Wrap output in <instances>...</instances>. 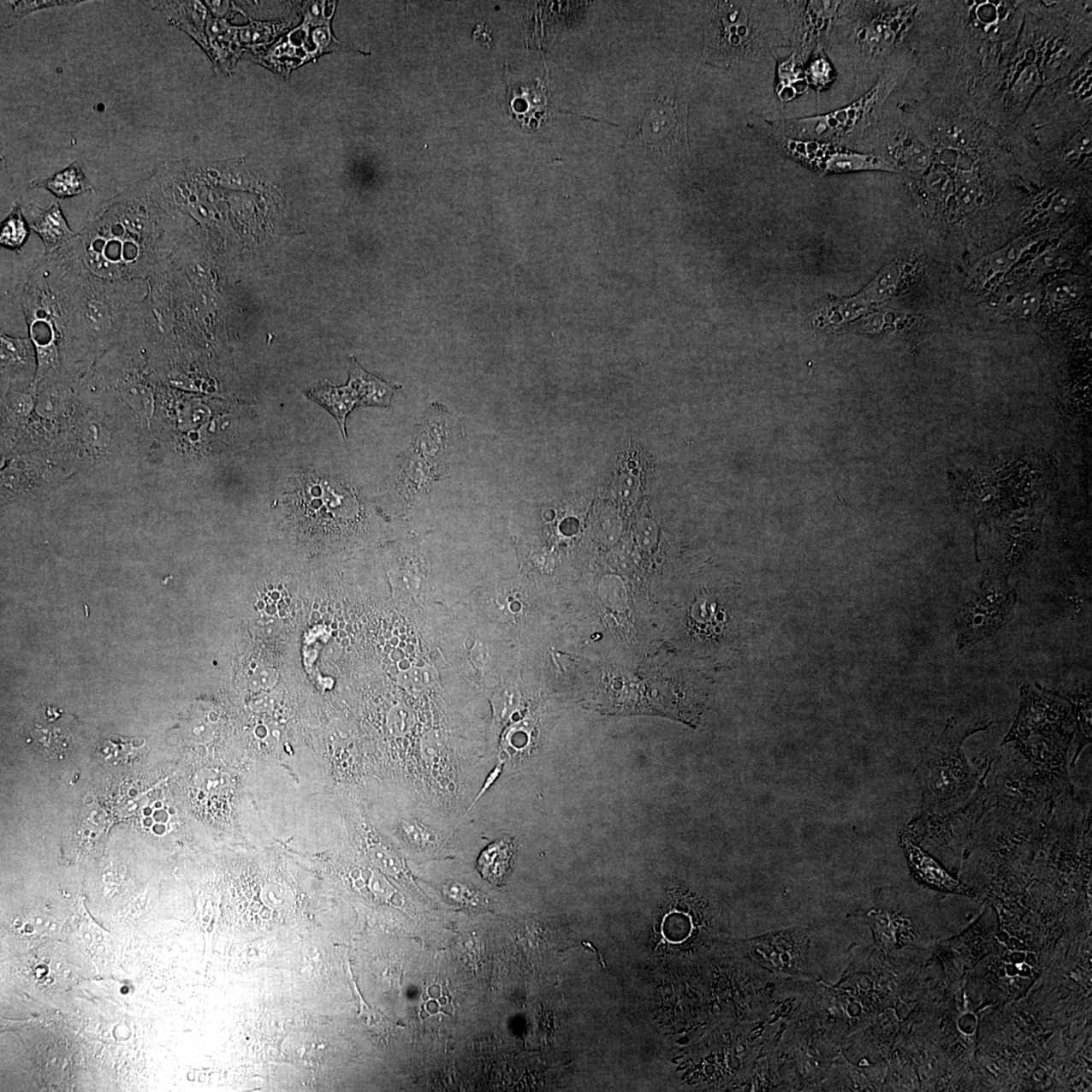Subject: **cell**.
Instances as JSON below:
<instances>
[{
    "label": "cell",
    "mask_w": 1092,
    "mask_h": 1092,
    "mask_svg": "<svg viewBox=\"0 0 1092 1092\" xmlns=\"http://www.w3.org/2000/svg\"><path fill=\"white\" fill-rule=\"evenodd\" d=\"M414 715L407 707L397 706L389 712L388 726L395 737H402L413 727Z\"/></svg>",
    "instance_id": "obj_36"
},
{
    "label": "cell",
    "mask_w": 1092,
    "mask_h": 1092,
    "mask_svg": "<svg viewBox=\"0 0 1092 1092\" xmlns=\"http://www.w3.org/2000/svg\"><path fill=\"white\" fill-rule=\"evenodd\" d=\"M371 856L372 861L375 862L378 867L384 869V870L397 871L399 869L397 857H395L387 850L381 848V846H377V848L371 849Z\"/></svg>",
    "instance_id": "obj_40"
},
{
    "label": "cell",
    "mask_w": 1092,
    "mask_h": 1092,
    "mask_svg": "<svg viewBox=\"0 0 1092 1092\" xmlns=\"http://www.w3.org/2000/svg\"><path fill=\"white\" fill-rule=\"evenodd\" d=\"M1072 703L1063 696L1040 686H1023L1022 704L1004 743L1023 742L1030 735L1055 733L1068 721Z\"/></svg>",
    "instance_id": "obj_11"
},
{
    "label": "cell",
    "mask_w": 1092,
    "mask_h": 1092,
    "mask_svg": "<svg viewBox=\"0 0 1092 1092\" xmlns=\"http://www.w3.org/2000/svg\"><path fill=\"white\" fill-rule=\"evenodd\" d=\"M215 18L224 20L229 15L234 4L229 2H205Z\"/></svg>",
    "instance_id": "obj_41"
},
{
    "label": "cell",
    "mask_w": 1092,
    "mask_h": 1092,
    "mask_svg": "<svg viewBox=\"0 0 1092 1092\" xmlns=\"http://www.w3.org/2000/svg\"><path fill=\"white\" fill-rule=\"evenodd\" d=\"M902 276V265L893 264L879 273L876 278L864 292L862 297L868 303H881L890 299L899 287Z\"/></svg>",
    "instance_id": "obj_28"
},
{
    "label": "cell",
    "mask_w": 1092,
    "mask_h": 1092,
    "mask_svg": "<svg viewBox=\"0 0 1092 1092\" xmlns=\"http://www.w3.org/2000/svg\"><path fill=\"white\" fill-rule=\"evenodd\" d=\"M341 644L343 646H347L349 644V640L347 638H345L342 640Z\"/></svg>",
    "instance_id": "obj_45"
},
{
    "label": "cell",
    "mask_w": 1092,
    "mask_h": 1092,
    "mask_svg": "<svg viewBox=\"0 0 1092 1092\" xmlns=\"http://www.w3.org/2000/svg\"><path fill=\"white\" fill-rule=\"evenodd\" d=\"M312 618H313V620H319V618H320V614H319V613H318L317 611H315V612L313 613V615H312Z\"/></svg>",
    "instance_id": "obj_43"
},
{
    "label": "cell",
    "mask_w": 1092,
    "mask_h": 1092,
    "mask_svg": "<svg viewBox=\"0 0 1092 1092\" xmlns=\"http://www.w3.org/2000/svg\"><path fill=\"white\" fill-rule=\"evenodd\" d=\"M991 724L993 722L982 727H966L950 720L944 731L929 740L917 766L923 815H935L952 809L972 793L978 775L969 765L962 745L970 735L986 731Z\"/></svg>",
    "instance_id": "obj_4"
},
{
    "label": "cell",
    "mask_w": 1092,
    "mask_h": 1092,
    "mask_svg": "<svg viewBox=\"0 0 1092 1092\" xmlns=\"http://www.w3.org/2000/svg\"><path fill=\"white\" fill-rule=\"evenodd\" d=\"M436 680V671L431 668H414L406 671L400 676V682L411 693H419L431 686Z\"/></svg>",
    "instance_id": "obj_35"
},
{
    "label": "cell",
    "mask_w": 1092,
    "mask_h": 1092,
    "mask_svg": "<svg viewBox=\"0 0 1092 1092\" xmlns=\"http://www.w3.org/2000/svg\"><path fill=\"white\" fill-rule=\"evenodd\" d=\"M282 589H283L282 586H278V590L282 591Z\"/></svg>",
    "instance_id": "obj_56"
},
{
    "label": "cell",
    "mask_w": 1092,
    "mask_h": 1092,
    "mask_svg": "<svg viewBox=\"0 0 1092 1092\" xmlns=\"http://www.w3.org/2000/svg\"><path fill=\"white\" fill-rule=\"evenodd\" d=\"M1010 297L1007 300V310L1021 319H1030L1037 315L1044 299L1042 289L1036 286L1018 288Z\"/></svg>",
    "instance_id": "obj_29"
},
{
    "label": "cell",
    "mask_w": 1092,
    "mask_h": 1092,
    "mask_svg": "<svg viewBox=\"0 0 1092 1092\" xmlns=\"http://www.w3.org/2000/svg\"><path fill=\"white\" fill-rule=\"evenodd\" d=\"M140 751L141 749L134 745L132 740L121 738L116 740L109 739L105 740L102 748H99V757L108 764H126L135 759Z\"/></svg>",
    "instance_id": "obj_31"
},
{
    "label": "cell",
    "mask_w": 1092,
    "mask_h": 1092,
    "mask_svg": "<svg viewBox=\"0 0 1092 1092\" xmlns=\"http://www.w3.org/2000/svg\"><path fill=\"white\" fill-rule=\"evenodd\" d=\"M332 634H333V637H335V638L338 637L339 635V633L335 632H333Z\"/></svg>",
    "instance_id": "obj_52"
},
{
    "label": "cell",
    "mask_w": 1092,
    "mask_h": 1092,
    "mask_svg": "<svg viewBox=\"0 0 1092 1092\" xmlns=\"http://www.w3.org/2000/svg\"><path fill=\"white\" fill-rule=\"evenodd\" d=\"M340 608H341V605H340L339 603L336 604V609H340Z\"/></svg>",
    "instance_id": "obj_55"
},
{
    "label": "cell",
    "mask_w": 1092,
    "mask_h": 1092,
    "mask_svg": "<svg viewBox=\"0 0 1092 1092\" xmlns=\"http://www.w3.org/2000/svg\"><path fill=\"white\" fill-rule=\"evenodd\" d=\"M209 57L217 70L230 74L243 49L238 41L237 27L229 25L225 19L211 16L207 27Z\"/></svg>",
    "instance_id": "obj_18"
},
{
    "label": "cell",
    "mask_w": 1092,
    "mask_h": 1092,
    "mask_svg": "<svg viewBox=\"0 0 1092 1092\" xmlns=\"http://www.w3.org/2000/svg\"><path fill=\"white\" fill-rule=\"evenodd\" d=\"M1077 715L1078 721L1079 743L1077 755L1074 757V763L1077 762L1079 754L1082 753L1085 745L1090 744L1091 740V697L1090 693L1077 696Z\"/></svg>",
    "instance_id": "obj_34"
},
{
    "label": "cell",
    "mask_w": 1092,
    "mask_h": 1092,
    "mask_svg": "<svg viewBox=\"0 0 1092 1092\" xmlns=\"http://www.w3.org/2000/svg\"><path fill=\"white\" fill-rule=\"evenodd\" d=\"M655 525L650 521H644L639 526L638 540L643 545L650 546L655 540Z\"/></svg>",
    "instance_id": "obj_42"
},
{
    "label": "cell",
    "mask_w": 1092,
    "mask_h": 1092,
    "mask_svg": "<svg viewBox=\"0 0 1092 1092\" xmlns=\"http://www.w3.org/2000/svg\"><path fill=\"white\" fill-rule=\"evenodd\" d=\"M282 502L289 519L317 536H331L359 513V500L353 490L312 472L291 478Z\"/></svg>",
    "instance_id": "obj_5"
},
{
    "label": "cell",
    "mask_w": 1092,
    "mask_h": 1092,
    "mask_svg": "<svg viewBox=\"0 0 1092 1092\" xmlns=\"http://www.w3.org/2000/svg\"><path fill=\"white\" fill-rule=\"evenodd\" d=\"M905 20V11H900V14L897 13L888 18L874 21L870 25L861 27L857 33V41L861 44L862 48L870 49L881 47L882 43L893 44L901 32V25Z\"/></svg>",
    "instance_id": "obj_24"
},
{
    "label": "cell",
    "mask_w": 1092,
    "mask_h": 1092,
    "mask_svg": "<svg viewBox=\"0 0 1092 1092\" xmlns=\"http://www.w3.org/2000/svg\"><path fill=\"white\" fill-rule=\"evenodd\" d=\"M142 4L163 15L170 26L186 32L208 54L207 27L213 15L207 5L200 2H143Z\"/></svg>",
    "instance_id": "obj_16"
},
{
    "label": "cell",
    "mask_w": 1092,
    "mask_h": 1092,
    "mask_svg": "<svg viewBox=\"0 0 1092 1092\" xmlns=\"http://www.w3.org/2000/svg\"><path fill=\"white\" fill-rule=\"evenodd\" d=\"M402 829L412 845L419 846L436 845V834L421 823L405 822L402 824Z\"/></svg>",
    "instance_id": "obj_37"
},
{
    "label": "cell",
    "mask_w": 1092,
    "mask_h": 1092,
    "mask_svg": "<svg viewBox=\"0 0 1092 1092\" xmlns=\"http://www.w3.org/2000/svg\"><path fill=\"white\" fill-rule=\"evenodd\" d=\"M777 74L776 92L782 104L792 102L793 99L804 94L810 86L806 80L805 71L801 68L800 60L795 53L779 64Z\"/></svg>",
    "instance_id": "obj_23"
},
{
    "label": "cell",
    "mask_w": 1092,
    "mask_h": 1092,
    "mask_svg": "<svg viewBox=\"0 0 1092 1092\" xmlns=\"http://www.w3.org/2000/svg\"><path fill=\"white\" fill-rule=\"evenodd\" d=\"M76 243V242H75ZM75 243L44 254L20 293V306L35 347L37 389L47 380L65 377L68 360L75 270L80 259Z\"/></svg>",
    "instance_id": "obj_2"
},
{
    "label": "cell",
    "mask_w": 1092,
    "mask_h": 1092,
    "mask_svg": "<svg viewBox=\"0 0 1092 1092\" xmlns=\"http://www.w3.org/2000/svg\"><path fill=\"white\" fill-rule=\"evenodd\" d=\"M1083 293V284L1073 277L1059 278L1047 288V298L1052 305L1058 306H1066L1079 302Z\"/></svg>",
    "instance_id": "obj_30"
},
{
    "label": "cell",
    "mask_w": 1092,
    "mask_h": 1092,
    "mask_svg": "<svg viewBox=\"0 0 1092 1092\" xmlns=\"http://www.w3.org/2000/svg\"><path fill=\"white\" fill-rule=\"evenodd\" d=\"M1018 602L1008 575L990 571L978 593L963 604L955 615L958 650L968 649L990 637L1012 620Z\"/></svg>",
    "instance_id": "obj_8"
},
{
    "label": "cell",
    "mask_w": 1092,
    "mask_h": 1092,
    "mask_svg": "<svg viewBox=\"0 0 1092 1092\" xmlns=\"http://www.w3.org/2000/svg\"><path fill=\"white\" fill-rule=\"evenodd\" d=\"M332 628H333V629H337V628H338V624H337V622H336V621H334V622H333V624H332Z\"/></svg>",
    "instance_id": "obj_46"
},
{
    "label": "cell",
    "mask_w": 1092,
    "mask_h": 1092,
    "mask_svg": "<svg viewBox=\"0 0 1092 1092\" xmlns=\"http://www.w3.org/2000/svg\"><path fill=\"white\" fill-rule=\"evenodd\" d=\"M264 604L263 603V602H259L258 603L259 609H264Z\"/></svg>",
    "instance_id": "obj_48"
},
{
    "label": "cell",
    "mask_w": 1092,
    "mask_h": 1092,
    "mask_svg": "<svg viewBox=\"0 0 1092 1092\" xmlns=\"http://www.w3.org/2000/svg\"><path fill=\"white\" fill-rule=\"evenodd\" d=\"M637 134L646 147L662 154H689L686 107L672 100H656L638 122Z\"/></svg>",
    "instance_id": "obj_12"
},
{
    "label": "cell",
    "mask_w": 1092,
    "mask_h": 1092,
    "mask_svg": "<svg viewBox=\"0 0 1092 1092\" xmlns=\"http://www.w3.org/2000/svg\"><path fill=\"white\" fill-rule=\"evenodd\" d=\"M1030 264H1032L1030 265L1032 273L1046 275V273L1064 271L1071 269L1072 258L1066 252H1062V250H1047Z\"/></svg>",
    "instance_id": "obj_32"
},
{
    "label": "cell",
    "mask_w": 1092,
    "mask_h": 1092,
    "mask_svg": "<svg viewBox=\"0 0 1092 1092\" xmlns=\"http://www.w3.org/2000/svg\"><path fill=\"white\" fill-rule=\"evenodd\" d=\"M31 231L24 208L15 203L0 225V246L11 252H20L29 239Z\"/></svg>",
    "instance_id": "obj_25"
},
{
    "label": "cell",
    "mask_w": 1092,
    "mask_h": 1092,
    "mask_svg": "<svg viewBox=\"0 0 1092 1092\" xmlns=\"http://www.w3.org/2000/svg\"><path fill=\"white\" fill-rule=\"evenodd\" d=\"M514 851L515 844L511 838L503 837L495 840L478 858V871L490 883L502 885L508 877Z\"/></svg>",
    "instance_id": "obj_21"
},
{
    "label": "cell",
    "mask_w": 1092,
    "mask_h": 1092,
    "mask_svg": "<svg viewBox=\"0 0 1092 1092\" xmlns=\"http://www.w3.org/2000/svg\"><path fill=\"white\" fill-rule=\"evenodd\" d=\"M33 189L43 188L51 193L58 199H66L80 196L87 193H94V187L83 172L78 163H71L66 169L48 178L30 181Z\"/></svg>",
    "instance_id": "obj_19"
},
{
    "label": "cell",
    "mask_w": 1092,
    "mask_h": 1092,
    "mask_svg": "<svg viewBox=\"0 0 1092 1092\" xmlns=\"http://www.w3.org/2000/svg\"><path fill=\"white\" fill-rule=\"evenodd\" d=\"M347 632H344L343 631L339 632L340 638H347Z\"/></svg>",
    "instance_id": "obj_44"
},
{
    "label": "cell",
    "mask_w": 1092,
    "mask_h": 1092,
    "mask_svg": "<svg viewBox=\"0 0 1092 1092\" xmlns=\"http://www.w3.org/2000/svg\"><path fill=\"white\" fill-rule=\"evenodd\" d=\"M319 608H320V606H319V605H318V604H315V605H314V609H315V610H318V609H319Z\"/></svg>",
    "instance_id": "obj_51"
},
{
    "label": "cell",
    "mask_w": 1092,
    "mask_h": 1092,
    "mask_svg": "<svg viewBox=\"0 0 1092 1092\" xmlns=\"http://www.w3.org/2000/svg\"><path fill=\"white\" fill-rule=\"evenodd\" d=\"M270 590H273V587H272V586H270Z\"/></svg>",
    "instance_id": "obj_57"
},
{
    "label": "cell",
    "mask_w": 1092,
    "mask_h": 1092,
    "mask_svg": "<svg viewBox=\"0 0 1092 1092\" xmlns=\"http://www.w3.org/2000/svg\"><path fill=\"white\" fill-rule=\"evenodd\" d=\"M392 395L393 389L388 383L366 373L356 362L351 365L347 386L336 388L331 384H320L308 393L312 400L336 418L345 437L347 417L356 406L387 407L391 402Z\"/></svg>",
    "instance_id": "obj_10"
},
{
    "label": "cell",
    "mask_w": 1092,
    "mask_h": 1092,
    "mask_svg": "<svg viewBox=\"0 0 1092 1092\" xmlns=\"http://www.w3.org/2000/svg\"><path fill=\"white\" fill-rule=\"evenodd\" d=\"M391 644H398V638H393V639L391 640Z\"/></svg>",
    "instance_id": "obj_47"
},
{
    "label": "cell",
    "mask_w": 1092,
    "mask_h": 1092,
    "mask_svg": "<svg viewBox=\"0 0 1092 1092\" xmlns=\"http://www.w3.org/2000/svg\"><path fill=\"white\" fill-rule=\"evenodd\" d=\"M24 213L31 230L41 239L44 254L71 246L80 237V232L71 229L59 202L53 203L49 208L30 204L24 208Z\"/></svg>",
    "instance_id": "obj_15"
},
{
    "label": "cell",
    "mask_w": 1092,
    "mask_h": 1092,
    "mask_svg": "<svg viewBox=\"0 0 1092 1092\" xmlns=\"http://www.w3.org/2000/svg\"><path fill=\"white\" fill-rule=\"evenodd\" d=\"M335 8L336 2L306 3L304 24L289 33L287 40L282 39L275 48L270 50L269 54L261 58L264 61V65L270 67L278 74L288 75L289 71L303 64L302 52L305 63L318 56L336 50L349 49L360 52L345 46L332 35L330 22Z\"/></svg>",
    "instance_id": "obj_9"
},
{
    "label": "cell",
    "mask_w": 1092,
    "mask_h": 1092,
    "mask_svg": "<svg viewBox=\"0 0 1092 1092\" xmlns=\"http://www.w3.org/2000/svg\"><path fill=\"white\" fill-rule=\"evenodd\" d=\"M340 626V628H344V626H345L344 622L340 623V626Z\"/></svg>",
    "instance_id": "obj_53"
},
{
    "label": "cell",
    "mask_w": 1092,
    "mask_h": 1092,
    "mask_svg": "<svg viewBox=\"0 0 1092 1092\" xmlns=\"http://www.w3.org/2000/svg\"><path fill=\"white\" fill-rule=\"evenodd\" d=\"M638 491V482L631 475H623L617 478L614 493L622 501L632 500Z\"/></svg>",
    "instance_id": "obj_39"
},
{
    "label": "cell",
    "mask_w": 1092,
    "mask_h": 1092,
    "mask_svg": "<svg viewBox=\"0 0 1092 1092\" xmlns=\"http://www.w3.org/2000/svg\"><path fill=\"white\" fill-rule=\"evenodd\" d=\"M804 3V10L799 16L795 27V54L799 60L809 57L812 49L822 48V42L826 40L837 21L840 9L845 3L841 2H809Z\"/></svg>",
    "instance_id": "obj_13"
},
{
    "label": "cell",
    "mask_w": 1092,
    "mask_h": 1092,
    "mask_svg": "<svg viewBox=\"0 0 1092 1092\" xmlns=\"http://www.w3.org/2000/svg\"><path fill=\"white\" fill-rule=\"evenodd\" d=\"M3 388L13 383L32 384L38 369L37 353L32 340L2 333L0 337Z\"/></svg>",
    "instance_id": "obj_17"
},
{
    "label": "cell",
    "mask_w": 1092,
    "mask_h": 1092,
    "mask_svg": "<svg viewBox=\"0 0 1092 1092\" xmlns=\"http://www.w3.org/2000/svg\"><path fill=\"white\" fill-rule=\"evenodd\" d=\"M891 85L893 82L887 80L880 81L855 102L828 114L771 121V133L843 146L841 143L864 129L875 110L887 97Z\"/></svg>",
    "instance_id": "obj_7"
},
{
    "label": "cell",
    "mask_w": 1092,
    "mask_h": 1092,
    "mask_svg": "<svg viewBox=\"0 0 1092 1092\" xmlns=\"http://www.w3.org/2000/svg\"><path fill=\"white\" fill-rule=\"evenodd\" d=\"M33 738L45 754L57 759H63L75 748V739L74 733L70 732L68 722L57 724L49 720L46 726L37 723Z\"/></svg>",
    "instance_id": "obj_22"
},
{
    "label": "cell",
    "mask_w": 1092,
    "mask_h": 1092,
    "mask_svg": "<svg viewBox=\"0 0 1092 1092\" xmlns=\"http://www.w3.org/2000/svg\"><path fill=\"white\" fill-rule=\"evenodd\" d=\"M320 611H321L322 613H326V608H325V607H321Z\"/></svg>",
    "instance_id": "obj_50"
},
{
    "label": "cell",
    "mask_w": 1092,
    "mask_h": 1092,
    "mask_svg": "<svg viewBox=\"0 0 1092 1092\" xmlns=\"http://www.w3.org/2000/svg\"><path fill=\"white\" fill-rule=\"evenodd\" d=\"M149 295L147 281H110L78 270L69 366L105 353L140 324Z\"/></svg>",
    "instance_id": "obj_3"
},
{
    "label": "cell",
    "mask_w": 1092,
    "mask_h": 1092,
    "mask_svg": "<svg viewBox=\"0 0 1092 1092\" xmlns=\"http://www.w3.org/2000/svg\"><path fill=\"white\" fill-rule=\"evenodd\" d=\"M1037 242L1032 238H1019L997 252L986 256L976 267L975 276L979 282H988L1006 275L1027 250Z\"/></svg>",
    "instance_id": "obj_20"
},
{
    "label": "cell",
    "mask_w": 1092,
    "mask_h": 1092,
    "mask_svg": "<svg viewBox=\"0 0 1092 1092\" xmlns=\"http://www.w3.org/2000/svg\"><path fill=\"white\" fill-rule=\"evenodd\" d=\"M816 53L815 57L811 61L809 68L805 71V77L809 86H812L816 89L827 87L834 80V72L832 65L829 64L826 56L822 53Z\"/></svg>",
    "instance_id": "obj_33"
},
{
    "label": "cell",
    "mask_w": 1092,
    "mask_h": 1092,
    "mask_svg": "<svg viewBox=\"0 0 1092 1092\" xmlns=\"http://www.w3.org/2000/svg\"><path fill=\"white\" fill-rule=\"evenodd\" d=\"M900 843L913 874L928 887L944 893L976 896L973 889L962 883L960 880L953 877L934 857L916 844L907 834H901Z\"/></svg>",
    "instance_id": "obj_14"
},
{
    "label": "cell",
    "mask_w": 1092,
    "mask_h": 1092,
    "mask_svg": "<svg viewBox=\"0 0 1092 1092\" xmlns=\"http://www.w3.org/2000/svg\"><path fill=\"white\" fill-rule=\"evenodd\" d=\"M515 703L516 693L514 690L507 689L503 692H500L497 697L494 699L496 718L501 722L504 721L511 715Z\"/></svg>",
    "instance_id": "obj_38"
},
{
    "label": "cell",
    "mask_w": 1092,
    "mask_h": 1092,
    "mask_svg": "<svg viewBox=\"0 0 1092 1092\" xmlns=\"http://www.w3.org/2000/svg\"><path fill=\"white\" fill-rule=\"evenodd\" d=\"M181 217L152 172L88 216L77 252L86 269L104 280L147 281L175 252Z\"/></svg>",
    "instance_id": "obj_1"
},
{
    "label": "cell",
    "mask_w": 1092,
    "mask_h": 1092,
    "mask_svg": "<svg viewBox=\"0 0 1092 1092\" xmlns=\"http://www.w3.org/2000/svg\"><path fill=\"white\" fill-rule=\"evenodd\" d=\"M328 618H330V616H328V614H326V613H325V614H324V620H328Z\"/></svg>",
    "instance_id": "obj_54"
},
{
    "label": "cell",
    "mask_w": 1092,
    "mask_h": 1092,
    "mask_svg": "<svg viewBox=\"0 0 1092 1092\" xmlns=\"http://www.w3.org/2000/svg\"><path fill=\"white\" fill-rule=\"evenodd\" d=\"M325 626H331V620H326V621H325Z\"/></svg>",
    "instance_id": "obj_49"
},
{
    "label": "cell",
    "mask_w": 1092,
    "mask_h": 1092,
    "mask_svg": "<svg viewBox=\"0 0 1092 1092\" xmlns=\"http://www.w3.org/2000/svg\"><path fill=\"white\" fill-rule=\"evenodd\" d=\"M291 26V22L252 21L246 27H237L238 41L242 47L263 46L272 42L273 39L281 35Z\"/></svg>",
    "instance_id": "obj_27"
},
{
    "label": "cell",
    "mask_w": 1092,
    "mask_h": 1092,
    "mask_svg": "<svg viewBox=\"0 0 1092 1092\" xmlns=\"http://www.w3.org/2000/svg\"><path fill=\"white\" fill-rule=\"evenodd\" d=\"M85 2L74 0V2H56V0H27V2H2V29H10L20 21L29 16L35 11L60 8L72 7Z\"/></svg>",
    "instance_id": "obj_26"
},
{
    "label": "cell",
    "mask_w": 1092,
    "mask_h": 1092,
    "mask_svg": "<svg viewBox=\"0 0 1092 1092\" xmlns=\"http://www.w3.org/2000/svg\"><path fill=\"white\" fill-rule=\"evenodd\" d=\"M705 30L706 62L731 66L764 50L762 27L754 8L745 3H715Z\"/></svg>",
    "instance_id": "obj_6"
}]
</instances>
